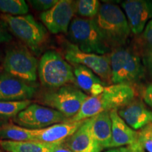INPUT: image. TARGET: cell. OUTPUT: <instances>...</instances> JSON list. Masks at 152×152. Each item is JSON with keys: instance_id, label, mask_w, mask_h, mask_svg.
I'll use <instances>...</instances> for the list:
<instances>
[{"instance_id": "6da1fadb", "label": "cell", "mask_w": 152, "mask_h": 152, "mask_svg": "<svg viewBox=\"0 0 152 152\" xmlns=\"http://www.w3.org/2000/svg\"><path fill=\"white\" fill-rule=\"evenodd\" d=\"M135 90L132 85H107L104 88V92L98 96H89L78 113L70 119V121H85L104 111H118L135 99Z\"/></svg>"}, {"instance_id": "7a4b0ae2", "label": "cell", "mask_w": 152, "mask_h": 152, "mask_svg": "<svg viewBox=\"0 0 152 152\" xmlns=\"http://www.w3.org/2000/svg\"><path fill=\"white\" fill-rule=\"evenodd\" d=\"M94 20L111 50L125 46L131 30L126 16L118 6L112 3L102 4Z\"/></svg>"}, {"instance_id": "3957f363", "label": "cell", "mask_w": 152, "mask_h": 152, "mask_svg": "<svg viewBox=\"0 0 152 152\" xmlns=\"http://www.w3.org/2000/svg\"><path fill=\"white\" fill-rule=\"evenodd\" d=\"M88 96L77 85L69 84L42 90L38 95V101L45 106L60 112L70 120L78 113Z\"/></svg>"}, {"instance_id": "277c9868", "label": "cell", "mask_w": 152, "mask_h": 152, "mask_svg": "<svg viewBox=\"0 0 152 152\" xmlns=\"http://www.w3.org/2000/svg\"><path fill=\"white\" fill-rule=\"evenodd\" d=\"M38 77L45 89L76 85L73 67L56 51H47L42 56L38 64Z\"/></svg>"}, {"instance_id": "5b68a950", "label": "cell", "mask_w": 152, "mask_h": 152, "mask_svg": "<svg viewBox=\"0 0 152 152\" xmlns=\"http://www.w3.org/2000/svg\"><path fill=\"white\" fill-rule=\"evenodd\" d=\"M68 35L71 43L85 53L105 55L112 51L102 37L94 18H74Z\"/></svg>"}, {"instance_id": "8992f818", "label": "cell", "mask_w": 152, "mask_h": 152, "mask_svg": "<svg viewBox=\"0 0 152 152\" xmlns=\"http://www.w3.org/2000/svg\"><path fill=\"white\" fill-rule=\"evenodd\" d=\"M109 57L112 84L132 85L144 78L145 68L132 49L123 47L113 49Z\"/></svg>"}, {"instance_id": "52a82bcc", "label": "cell", "mask_w": 152, "mask_h": 152, "mask_svg": "<svg viewBox=\"0 0 152 152\" xmlns=\"http://www.w3.org/2000/svg\"><path fill=\"white\" fill-rule=\"evenodd\" d=\"M0 20L4 22L10 33L33 52H39L46 43V28L37 22L32 15L11 16L1 14Z\"/></svg>"}, {"instance_id": "ba28073f", "label": "cell", "mask_w": 152, "mask_h": 152, "mask_svg": "<svg viewBox=\"0 0 152 152\" xmlns=\"http://www.w3.org/2000/svg\"><path fill=\"white\" fill-rule=\"evenodd\" d=\"M37 58L27 47L17 45L6 52L3 62L5 73L28 83H35L37 77Z\"/></svg>"}, {"instance_id": "9c48e42d", "label": "cell", "mask_w": 152, "mask_h": 152, "mask_svg": "<svg viewBox=\"0 0 152 152\" xmlns=\"http://www.w3.org/2000/svg\"><path fill=\"white\" fill-rule=\"evenodd\" d=\"M65 58L73 65H83L96 74L107 85L111 83V68L109 54L99 55L85 53L71 42L64 47Z\"/></svg>"}, {"instance_id": "30bf717a", "label": "cell", "mask_w": 152, "mask_h": 152, "mask_svg": "<svg viewBox=\"0 0 152 152\" xmlns=\"http://www.w3.org/2000/svg\"><path fill=\"white\" fill-rule=\"evenodd\" d=\"M68 121L60 112L37 104H31L13 119L18 126L30 130H41Z\"/></svg>"}, {"instance_id": "8fae6325", "label": "cell", "mask_w": 152, "mask_h": 152, "mask_svg": "<svg viewBox=\"0 0 152 152\" xmlns=\"http://www.w3.org/2000/svg\"><path fill=\"white\" fill-rule=\"evenodd\" d=\"M75 14V1L58 0L52 9L42 13L40 19L51 33H66L68 31Z\"/></svg>"}, {"instance_id": "7c38bea8", "label": "cell", "mask_w": 152, "mask_h": 152, "mask_svg": "<svg viewBox=\"0 0 152 152\" xmlns=\"http://www.w3.org/2000/svg\"><path fill=\"white\" fill-rule=\"evenodd\" d=\"M4 73L0 74V101L21 102L30 100L37 93V85Z\"/></svg>"}, {"instance_id": "4fadbf2b", "label": "cell", "mask_w": 152, "mask_h": 152, "mask_svg": "<svg viewBox=\"0 0 152 152\" xmlns=\"http://www.w3.org/2000/svg\"><path fill=\"white\" fill-rule=\"evenodd\" d=\"M131 32L139 35L144 31L149 20H152V1L128 0L121 3Z\"/></svg>"}, {"instance_id": "5bb4252c", "label": "cell", "mask_w": 152, "mask_h": 152, "mask_svg": "<svg viewBox=\"0 0 152 152\" xmlns=\"http://www.w3.org/2000/svg\"><path fill=\"white\" fill-rule=\"evenodd\" d=\"M83 121H68L41 130H32L33 141L50 144H63L78 130Z\"/></svg>"}, {"instance_id": "9a60e30c", "label": "cell", "mask_w": 152, "mask_h": 152, "mask_svg": "<svg viewBox=\"0 0 152 152\" xmlns=\"http://www.w3.org/2000/svg\"><path fill=\"white\" fill-rule=\"evenodd\" d=\"M64 144L72 152H101L103 149L92 134L91 118L85 120L78 130Z\"/></svg>"}, {"instance_id": "2e32d148", "label": "cell", "mask_w": 152, "mask_h": 152, "mask_svg": "<svg viewBox=\"0 0 152 152\" xmlns=\"http://www.w3.org/2000/svg\"><path fill=\"white\" fill-rule=\"evenodd\" d=\"M118 115L133 130L142 129L152 123V111L142 101L134 99L118 111Z\"/></svg>"}, {"instance_id": "e0dca14e", "label": "cell", "mask_w": 152, "mask_h": 152, "mask_svg": "<svg viewBox=\"0 0 152 152\" xmlns=\"http://www.w3.org/2000/svg\"><path fill=\"white\" fill-rule=\"evenodd\" d=\"M112 122V140L110 148L133 146L140 143L138 132H136L121 118L117 110L110 111Z\"/></svg>"}, {"instance_id": "ac0fdd59", "label": "cell", "mask_w": 152, "mask_h": 152, "mask_svg": "<svg viewBox=\"0 0 152 152\" xmlns=\"http://www.w3.org/2000/svg\"><path fill=\"white\" fill-rule=\"evenodd\" d=\"M93 136L103 149L110 148L112 140V122L110 111H104L91 118Z\"/></svg>"}, {"instance_id": "d6986e66", "label": "cell", "mask_w": 152, "mask_h": 152, "mask_svg": "<svg viewBox=\"0 0 152 152\" xmlns=\"http://www.w3.org/2000/svg\"><path fill=\"white\" fill-rule=\"evenodd\" d=\"M58 145L59 144H50L35 141L0 140V147L7 152H53Z\"/></svg>"}, {"instance_id": "ffe728a7", "label": "cell", "mask_w": 152, "mask_h": 152, "mask_svg": "<svg viewBox=\"0 0 152 152\" xmlns=\"http://www.w3.org/2000/svg\"><path fill=\"white\" fill-rule=\"evenodd\" d=\"M74 75L75 77L76 85L87 94H90L92 87L96 84H104L107 85L97 75L86 66L75 65L73 68Z\"/></svg>"}, {"instance_id": "44dd1931", "label": "cell", "mask_w": 152, "mask_h": 152, "mask_svg": "<svg viewBox=\"0 0 152 152\" xmlns=\"http://www.w3.org/2000/svg\"><path fill=\"white\" fill-rule=\"evenodd\" d=\"M0 140L15 142L33 141L32 130L18 125L6 124L0 126Z\"/></svg>"}, {"instance_id": "7402d4cb", "label": "cell", "mask_w": 152, "mask_h": 152, "mask_svg": "<svg viewBox=\"0 0 152 152\" xmlns=\"http://www.w3.org/2000/svg\"><path fill=\"white\" fill-rule=\"evenodd\" d=\"M32 104L31 100L21 102H2L0 101V120L14 119L18 114Z\"/></svg>"}, {"instance_id": "603a6c76", "label": "cell", "mask_w": 152, "mask_h": 152, "mask_svg": "<svg viewBox=\"0 0 152 152\" xmlns=\"http://www.w3.org/2000/svg\"><path fill=\"white\" fill-rule=\"evenodd\" d=\"M75 14L83 18H94L101 7V4L97 0H79L75 1Z\"/></svg>"}, {"instance_id": "cb8c5ba5", "label": "cell", "mask_w": 152, "mask_h": 152, "mask_svg": "<svg viewBox=\"0 0 152 152\" xmlns=\"http://www.w3.org/2000/svg\"><path fill=\"white\" fill-rule=\"evenodd\" d=\"M29 11L24 0H0V12L11 16L26 15Z\"/></svg>"}, {"instance_id": "d4e9b609", "label": "cell", "mask_w": 152, "mask_h": 152, "mask_svg": "<svg viewBox=\"0 0 152 152\" xmlns=\"http://www.w3.org/2000/svg\"><path fill=\"white\" fill-rule=\"evenodd\" d=\"M139 141L144 150L152 152V123L138 132Z\"/></svg>"}, {"instance_id": "484cf974", "label": "cell", "mask_w": 152, "mask_h": 152, "mask_svg": "<svg viewBox=\"0 0 152 152\" xmlns=\"http://www.w3.org/2000/svg\"><path fill=\"white\" fill-rule=\"evenodd\" d=\"M141 43L144 50H152V20H149L141 36Z\"/></svg>"}, {"instance_id": "4316f807", "label": "cell", "mask_w": 152, "mask_h": 152, "mask_svg": "<svg viewBox=\"0 0 152 152\" xmlns=\"http://www.w3.org/2000/svg\"><path fill=\"white\" fill-rule=\"evenodd\" d=\"M58 1V0H30L28 2L30 3L35 10L45 12L54 7Z\"/></svg>"}, {"instance_id": "83f0119b", "label": "cell", "mask_w": 152, "mask_h": 152, "mask_svg": "<svg viewBox=\"0 0 152 152\" xmlns=\"http://www.w3.org/2000/svg\"><path fill=\"white\" fill-rule=\"evenodd\" d=\"M4 22L0 20V45L9 42L12 40V35Z\"/></svg>"}, {"instance_id": "f1b7e54d", "label": "cell", "mask_w": 152, "mask_h": 152, "mask_svg": "<svg viewBox=\"0 0 152 152\" xmlns=\"http://www.w3.org/2000/svg\"><path fill=\"white\" fill-rule=\"evenodd\" d=\"M106 152H144V149L142 148L141 144L138 143L133 146L112 148L107 150Z\"/></svg>"}, {"instance_id": "f546056e", "label": "cell", "mask_w": 152, "mask_h": 152, "mask_svg": "<svg viewBox=\"0 0 152 152\" xmlns=\"http://www.w3.org/2000/svg\"><path fill=\"white\" fill-rule=\"evenodd\" d=\"M142 64L152 77V50H144L142 53Z\"/></svg>"}, {"instance_id": "4dcf8cb0", "label": "cell", "mask_w": 152, "mask_h": 152, "mask_svg": "<svg viewBox=\"0 0 152 152\" xmlns=\"http://www.w3.org/2000/svg\"><path fill=\"white\" fill-rule=\"evenodd\" d=\"M142 97H143L144 102L150 107L152 108V83L148 85L144 88L143 92H142Z\"/></svg>"}, {"instance_id": "1f68e13d", "label": "cell", "mask_w": 152, "mask_h": 152, "mask_svg": "<svg viewBox=\"0 0 152 152\" xmlns=\"http://www.w3.org/2000/svg\"><path fill=\"white\" fill-rule=\"evenodd\" d=\"M53 152H72L68 148L66 147V144L63 143L61 144H59L58 146L55 148Z\"/></svg>"}, {"instance_id": "d6a6232c", "label": "cell", "mask_w": 152, "mask_h": 152, "mask_svg": "<svg viewBox=\"0 0 152 152\" xmlns=\"http://www.w3.org/2000/svg\"><path fill=\"white\" fill-rule=\"evenodd\" d=\"M0 152H1V149H0Z\"/></svg>"}]
</instances>
